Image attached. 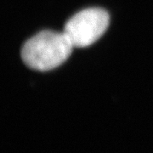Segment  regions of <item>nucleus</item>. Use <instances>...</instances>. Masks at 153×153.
Wrapping results in <instances>:
<instances>
[{
	"label": "nucleus",
	"instance_id": "1",
	"mask_svg": "<svg viewBox=\"0 0 153 153\" xmlns=\"http://www.w3.org/2000/svg\"><path fill=\"white\" fill-rule=\"evenodd\" d=\"M73 48L64 32L42 31L23 44L22 58L33 70L49 71L64 63Z\"/></svg>",
	"mask_w": 153,
	"mask_h": 153
},
{
	"label": "nucleus",
	"instance_id": "2",
	"mask_svg": "<svg viewBox=\"0 0 153 153\" xmlns=\"http://www.w3.org/2000/svg\"><path fill=\"white\" fill-rule=\"evenodd\" d=\"M110 16L100 8H88L77 12L64 27V33L74 48H85L95 43L107 30Z\"/></svg>",
	"mask_w": 153,
	"mask_h": 153
}]
</instances>
